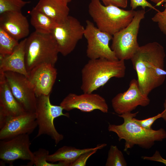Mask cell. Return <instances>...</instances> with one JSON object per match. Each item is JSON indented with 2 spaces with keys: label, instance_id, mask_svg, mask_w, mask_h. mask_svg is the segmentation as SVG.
<instances>
[{
  "label": "cell",
  "instance_id": "33",
  "mask_svg": "<svg viewBox=\"0 0 166 166\" xmlns=\"http://www.w3.org/2000/svg\"><path fill=\"white\" fill-rule=\"evenodd\" d=\"M156 4V6H159L164 3H166V0H150Z\"/></svg>",
  "mask_w": 166,
  "mask_h": 166
},
{
  "label": "cell",
  "instance_id": "19",
  "mask_svg": "<svg viewBox=\"0 0 166 166\" xmlns=\"http://www.w3.org/2000/svg\"><path fill=\"white\" fill-rule=\"evenodd\" d=\"M67 5L61 0H39L34 8L59 24L69 16V10Z\"/></svg>",
  "mask_w": 166,
  "mask_h": 166
},
{
  "label": "cell",
  "instance_id": "15",
  "mask_svg": "<svg viewBox=\"0 0 166 166\" xmlns=\"http://www.w3.org/2000/svg\"><path fill=\"white\" fill-rule=\"evenodd\" d=\"M27 112L13 95L3 72L0 73V129L12 118Z\"/></svg>",
  "mask_w": 166,
  "mask_h": 166
},
{
  "label": "cell",
  "instance_id": "29",
  "mask_svg": "<svg viewBox=\"0 0 166 166\" xmlns=\"http://www.w3.org/2000/svg\"><path fill=\"white\" fill-rule=\"evenodd\" d=\"M130 6L132 10H134L139 6H141L142 9H145L146 7H148L156 10H159L149 2L147 0H129Z\"/></svg>",
  "mask_w": 166,
  "mask_h": 166
},
{
  "label": "cell",
  "instance_id": "26",
  "mask_svg": "<svg viewBox=\"0 0 166 166\" xmlns=\"http://www.w3.org/2000/svg\"><path fill=\"white\" fill-rule=\"evenodd\" d=\"M164 6V10L162 11L159 10L151 18L152 21L157 23L160 31L166 35V3Z\"/></svg>",
  "mask_w": 166,
  "mask_h": 166
},
{
  "label": "cell",
  "instance_id": "2",
  "mask_svg": "<svg viewBox=\"0 0 166 166\" xmlns=\"http://www.w3.org/2000/svg\"><path fill=\"white\" fill-rule=\"evenodd\" d=\"M138 113H127L118 115L124 119V122L120 125L109 124V131L116 133L119 141L125 140L124 151L137 145L140 147L149 149L155 144L156 141H162L166 138V131L163 128L155 130L152 128L147 130L142 127L133 120Z\"/></svg>",
  "mask_w": 166,
  "mask_h": 166
},
{
  "label": "cell",
  "instance_id": "11",
  "mask_svg": "<svg viewBox=\"0 0 166 166\" xmlns=\"http://www.w3.org/2000/svg\"><path fill=\"white\" fill-rule=\"evenodd\" d=\"M29 135H20L8 139L0 140V158L3 162L11 163L17 160H29L27 165L34 161L33 153L30 149Z\"/></svg>",
  "mask_w": 166,
  "mask_h": 166
},
{
  "label": "cell",
  "instance_id": "10",
  "mask_svg": "<svg viewBox=\"0 0 166 166\" xmlns=\"http://www.w3.org/2000/svg\"><path fill=\"white\" fill-rule=\"evenodd\" d=\"M6 81L14 97L27 112L35 113L37 97L27 77L10 71L3 72Z\"/></svg>",
  "mask_w": 166,
  "mask_h": 166
},
{
  "label": "cell",
  "instance_id": "7",
  "mask_svg": "<svg viewBox=\"0 0 166 166\" xmlns=\"http://www.w3.org/2000/svg\"><path fill=\"white\" fill-rule=\"evenodd\" d=\"M50 95H42L37 97L35 111L36 121L38 127L35 138L46 135L57 144L64 138L63 135L56 130L54 124V119L61 116L69 117L68 113H64L63 108L60 105H52L49 99Z\"/></svg>",
  "mask_w": 166,
  "mask_h": 166
},
{
  "label": "cell",
  "instance_id": "21",
  "mask_svg": "<svg viewBox=\"0 0 166 166\" xmlns=\"http://www.w3.org/2000/svg\"><path fill=\"white\" fill-rule=\"evenodd\" d=\"M30 14L31 23L37 32L51 33L57 24L49 17L34 8L30 11Z\"/></svg>",
  "mask_w": 166,
  "mask_h": 166
},
{
  "label": "cell",
  "instance_id": "13",
  "mask_svg": "<svg viewBox=\"0 0 166 166\" xmlns=\"http://www.w3.org/2000/svg\"><path fill=\"white\" fill-rule=\"evenodd\" d=\"M64 110L69 111L74 109L90 112L99 110L104 113L108 112L109 107L105 99L100 95L93 93L77 95L70 93L60 103Z\"/></svg>",
  "mask_w": 166,
  "mask_h": 166
},
{
  "label": "cell",
  "instance_id": "8",
  "mask_svg": "<svg viewBox=\"0 0 166 166\" xmlns=\"http://www.w3.org/2000/svg\"><path fill=\"white\" fill-rule=\"evenodd\" d=\"M85 30L78 19L69 15L63 22L57 24L51 34L57 43L59 53L64 56L71 53L84 36Z\"/></svg>",
  "mask_w": 166,
  "mask_h": 166
},
{
  "label": "cell",
  "instance_id": "9",
  "mask_svg": "<svg viewBox=\"0 0 166 166\" xmlns=\"http://www.w3.org/2000/svg\"><path fill=\"white\" fill-rule=\"evenodd\" d=\"M86 22L84 36L87 41V57L90 59L100 58L118 59L109 45L113 36L101 31L90 21L87 20Z\"/></svg>",
  "mask_w": 166,
  "mask_h": 166
},
{
  "label": "cell",
  "instance_id": "24",
  "mask_svg": "<svg viewBox=\"0 0 166 166\" xmlns=\"http://www.w3.org/2000/svg\"><path fill=\"white\" fill-rule=\"evenodd\" d=\"M33 153L34 161L31 165L34 164L36 166H68L65 163L62 162L54 163L48 162L47 158L49 155L48 150L40 148Z\"/></svg>",
  "mask_w": 166,
  "mask_h": 166
},
{
  "label": "cell",
  "instance_id": "3",
  "mask_svg": "<svg viewBox=\"0 0 166 166\" xmlns=\"http://www.w3.org/2000/svg\"><path fill=\"white\" fill-rule=\"evenodd\" d=\"M126 69L123 60L104 58L90 59L81 70V89L84 93H93L113 77H124Z\"/></svg>",
  "mask_w": 166,
  "mask_h": 166
},
{
  "label": "cell",
  "instance_id": "18",
  "mask_svg": "<svg viewBox=\"0 0 166 166\" xmlns=\"http://www.w3.org/2000/svg\"><path fill=\"white\" fill-rule=\"evenodd\" d=\"M26 38L21 41L10 54L0 57V72L10 71L28 76L25 62Z\"/></svg>",
  "mask_w": 166,
  "mask_h": 166
},
{
  "label": "cell",
  "instance_id": "16",
  "mask_svg": "<svg viewBox=\"0 0 166 166\" xmlns=\"http://www.w3.org/2000/svg\"><path fill=\"white\" fill-rule=\"evenodd\" d=\"M38 126L35 113L27 112L9 120L0 129V140L9 139L17 136L30 134Z\"/></svg>",
  "mask_w": 166,
  "mask_h": 166
},
{
  "label": "cell",
  "instance_id": "14",
  "mask_svg": "<svg viewBox=\"0 0 166 166\" xmlns=\"http://www.w3.org/2000/svg\"><path fill=\"white\" fill-rule=\"evenodd\" d=\"M57 75L54 66L43 64L34 68L28 72L27 78L33 87L36 97L50 95Z\"/></svg>",
  "mask_w": 166,
  "mask_h": 166
},
{
  "label": "cell",
  "instance_id": "22",
  "mask_svg": "<svg viewBox=\"0 0 166 166\" xmlns=\"http://www.w3.org/2000/svg\"><path fill=\"white\" fill-rule=\"evenodd\" d=\"M19 44L18 41L0 27V57L11 54Z\"/></svg>",
  "mask_w": 166,
  "mask_h": 166
},
{
  "label": "cell",
  "instance_id": "1",
  "mask_svg": "<svg viewBox=\"0 0 166 166\" xmlns=\"http://www.w3.org/2000/svg\"><path fill=\"white\" fill-rule=\"evenodd\" d=\"M165 56L163 46L154 42L140 46L130 59L137 73L139 88L145 95L148 96L165 81Z\"/></svg>",
  "mask_w": 166,
  "mask_h": 166
},
{
  "label": "cell",
  "instance_id": "6",
  "mask_svg": "<svg viewBox=\"0 0 166 166\" xmlns=\"http://www.w3.org/2000/svg\"><path fill=\"white\" fill-rule=\"evenodd\" d=\"M145 9L136 11L131 22L113 35L111 48L119 60L130 59L140 46L137 36L140 24L145 16Z\"/></svg>",
  "mask_w": 166,
  "mask_h": 166
},
{
  "label": "cell",
  "instance_id": "12",
  "mask_svg": "<svg viewBox=\"0 0 166 166\" xmlns=\"http://www.w3.org/2000/svg\"><path fill=\"white\" fill-rule=\"evenodd\" d=\"M150 103L148 96L141 91L137 80L135 79L130 81L126 91L118 93L111 101L113 108L117 115L131 112L138 106L145 107Z\"/></svg>",
  "mask_w": 166,
  "mask_h": 166
},
{
  "label": "cell",
  "instance_id": "30",
  "mask_svg": "<svg viewBox=\"0 0 166 166\" xmlns=\"http://www.w3.org/2000/svg\"><path fill=\"white\" fill-rule=\"evenodd\" d=\"M102 1L104 5H113L119 7L124 8L127 6L128 0H99Z\"/></svg>",
  "mask_w": 166,
  "mask_h": 166
},
{
  "label": "cell",
  "instance_id": "27",
  "mask_svg": "<svg viewBox=\"0 0 166 166\" xmlns=\"http://www.w3.org/2000/svg\"><path fill=\"white\" fill-rule=\"evenodd\" d=\"M160 118H161V114L159 113L155 116L145 119L139 120L134 117L133 120L135 122L142 127L147 130H150L152 128L151 126L154 122Z\"/></svg>",
  "mask_w": 166,
  "mask_h": 166
},
{
  "label": "cell",
  "instance_id": "5",
  "mask_svg": "<svg viewBox=\"0 0 166 166\" xmlns=\"http://www.w3.org/2000/svg\"><path fill=\"white\" fill-rule=\"evenodd\" d=\"M59 53L57 43L51 33L33 32L26 38L25 44V62L28 73L43 64L55 66Z\"/></svg>",
  "mask_w": 166,
  "mask_h": 166
},
{
  "label": "cell",
  "instance_id": "23",
  "mask_svg": "<svg viewBox=\"0 0 166 166\" xmlns=\"http://www.w3.org/2000/svg\"><path fill=\"white\" fill-rule=\"evenodd\" d=\"M127 163L123 154L116 145H111L108 152L105 166H126Z\"/></svg>",
  "mask_w": 166,
  "mask_h": 166
},
{
  "label": "cell",
  "instance_id": "31",
  "mask_svg": "<svg viewBox=\"0 0 166 166\" xmlns=\"http://www.w3.org/2000/svg\"><path fill=\"white\" fill-rule=\"evenodd\" d=\"M142 158L144 160L155 161L162 163L166 166V159L163 158L161 156L160 152L156 150L155 153L151 156H143Z\"/></svg>",
  "mask_w": 166,
  "mask_h": 166
},
{
  "label": "cell",
  "instance_id": "28",
  "mask_svg": "<svg viewBox=\"0 0 166 166\" xmlns=\"http://www.w3.org/2000/svg\"><path fill=\"white\" fill-rule=\"evenodd\" d=\"M98 149H96L86 152L81 154L69 166H85L88 159L92 155L95 153Z\"/></svg>",
  "mask_w": 166,
  "mask_h": 166
},
{
  "label": "cell",
  "instance_id": "4",
  "mask_svg": "<svg viewBox=\"0 0 166 166\" xmlns=\"http://www.w3.org/2000/svg\"><path fill=\"white\" fill-rule=\"evenodd\" d=\"M88 12L99 29L113 36L130 24L136 11L126 10L113 5L105 6L99 0H91Z\"/></svg>",
  "mask_w": 166,
  "mask_h": 166
},
{
  "label": "cell",
  "instance_id": "32",
  "mask_svg": "<svg viewBox=\"0 0 166 166\" xmlns=\"http://www.w3.org/2000/svg\"><path fill=\"white\" fill-rule=\"evenodd\" d=\"M164 111L161 113V118L166 122V99H165L164 104Z\"/></svg>",
  "mask_w": 166,
  "mask_h": 166
},
{
  "label": "cell",
  "instance_id": "17",
  "mask_svg": "<svg viewBox=\"0 0 166 166\" xmlns=\"http://www.w3.org/2000/svg\"><path fill=\"white\" fill-rule=\"evenodd\" d=\"M0 27L18 41L27 37L30 32L27 18L21 12H7L1 14Z\"/></svg>",
  "mask_w": 166,
  "mask_h": 166
},
{
  "label": "cell",
  "instance_id": "20",
  "mask_svg": "<svg viewBox=\"0 0 166 166\" xmlns=\"http://www.w3.org/2000/svg\"><path fill=\"white\" fill-rule=\"evenodd\" d=\"M107 145L105 143L97 145L93 148H88L82 149L75 147L64 146L58 149L53 153L49 155L47 158L48 162L54 163L62 162L69 166L70 164L74 162L81 154L87 152L101 149Z\"/></svg>",
  "mask_w": 166,
  "mask_h": 166
},
{
  "label": "cell",
  "instance_id": "25",
  "mask_svg": "<svg viewBox=\"0 0 166 166\" xmlns=\"http://www.w3.org/2000/svg\"><path fill=\"white\" fill-rule=\"evenodd\" d=\"M30 1L22 0H0V14L7 12H21Z\"/></svg>",
  "mask_w": 166,
  "mask_h": 166
},
{
  "label": "cell",
  "instance_id": "34",
  "mask_svg": "<svg viewBox=\"0 0 166 166\" xmlns=\"http://www.w3.org/2000/svg\"><path fill=\"white\" fill-rule=\"evenodd\" d=\"M61 0L68 4V3L70 2L72 0Z\"/></svg>",
  "mask_w": 166,
  "mask_h": 166
}]
</instances>
